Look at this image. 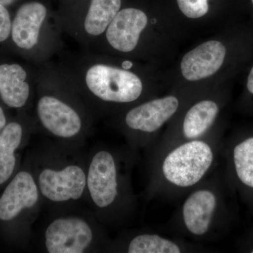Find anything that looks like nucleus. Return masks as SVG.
Returning a JSON list of instances; mask_svg holds the SVG:
<instances>
[{
	"label": "nucleus",
	"instance_id": "13",
	"mask_svg": "<svg viewBox=\"0 0 253 253\" xmlns=\"http://www.w3.org/2000/svg\"><path fill=\"white\" fill-rule=\"evenodd\" d=\"M148 24L144 11L136 8L121 9L104 35L106 42L118 52H132Z\"/></svg>",
	"mask_w": 253,
	"mask_h": 253
},
{
	"label": "nucleus",
	"instance_id": "19",
	"mask_svg": "<svg viewBox=\"0 0 253 253\" xmlns=\"http://www.w3.org/2000/svg\"><path fill=\"white\" fill-rule=\"evenodd\" d=\"M11 16L6 6L0 4V42L6 41L11 36Z\"/></svg>",
	"mask_w": 253,
	"mask_h": 253
},
{
	"label": "nucleus",
	"instance_id": "6",
	"mask_svg": "<svg viewBox=\"0 0 253 253\" xmlns=\"http://www.w3.org/2000/svg\"><path fill=\"white\" fill-rule=\"evenodd\" d=\"M47 7L40 1L21 5L11 23V37L15 45L35 54L38 66L46 63L59 47V22L51 23Z\"/></svg>",
	"mask_w": 253,
	"mask_h": 253
},
{
	"label": "nucleus",
	"instance_id": "16",
	"mask_svg": "<svg viewBox=\"0 0 253 253\" xmlns=\"http://www.w3.org/2000/svg\"><path fill=\"white\" fill-rule=\"evenodd\" d=\"M24 126L10 121L0 134V190L17 172L18 151L24 143Z\"/></svg>",
	"mask_w": 253,
	"mask_h": 253
},
{
	"label": "nucleus",
	"instance_id": "3",
	"mask_svg": "<svg viewBox=\"0 0 253 253\" xmlns=\"http://www.w3.org/2000/svg\"><path fill=\"white\" fill-rule=\"evenodd\" d=\"M226 189L221 173L215 169L184 196L166 230L170 235L194 242H213L219 239L229 224Z\"/></svg>",
	"mask_w": 253,
	"mask_h": 253
},
{
	"label": "nucleus",
	"instance_id": "20",
	"mask_svg": "<svg viewBox=\"0 0 253 253\" xmlns=\"http://www.w3.org/2000/svg\"><path fill=\"white\" fill-rule=\"evenodd\" d=\"M7 118H6V113H5L4 109L0 106V134L2 132L7 123Z\"/></svg>",
	"mask_w": 253,
	"mask_h": 253
},
{
	"label": "nucleus",
	"instance_id": "4",
	"mask_svg": "<svg viewBox=\"0 0 253 253\" xmlns=\"http://www.w3.org/2000/svg\"><path fill=\"white\" fill-rule=\"evenodd\" d=\"M38 121L51 135L63 139L78 137L85 128V116L76 103L79 94L59 66H38Z\"/></svg>",
	"mask_w": 253,
	"mask_h": 253
},
{
	"label": "nucleus",
	"instance_id": "14",
	"mask_svg": "<svg viewBox=\"0 0 253 253\" xmlns=\"http://www.w3.org/2000/svg\"><path fill=\"white\" fill-rule=\"evenodd\" d=\"M226 54L225 46L220 42H206L184 55L181 61V73L189 81L212 76L222 66Z\"/></svg>",
	"mask_w": 253,
	"mask_h": 253
},
{
	"label": "nucleus",
	"instance_id": "1",
	"mask_svg": "<svg viewBox=\"0 0 253 253\" xmlns=\"http://www.w3.org/2000/svg\"><path fill=\"white\" fill-rule=\"evenodd\" d=\"M220 136L212 130L199 139L176 144L149 163L148 199L184 197L216 169Z\"/></svg>",
	"mask_w": 253,
	"mask_h": 253
},
{
	"label": "nucleus",
	"instance_id": "11",
	"mask_svg": "<svg viewBox=\"0 0 253 253\" xmlns=\"http://www.w3.org/2000/svg\"><path fill=\"white\" fill-rule=\"evenodd\" d=\"M38 188L44 197L54 203L77 201L86 188V172L78 165L45 168L38 175Z\"/></svg>",
	"mask_w": 253,
	"mask_h": 253
},
{
	"label": "nucleus",
	"instance_id": "17",
	"mask_svg": "<svg viewBox=\"0 0 253 253\" xmlns=\"http://www.w3.org/2000/svg\"><path fill=\"white\" fill-rule=\"evenodd\" d=\"M229 168L238 184L253 191V136L236 141L230 148Z\"/></svg>",
	"mask_w": 253,
	"mask_h": 253
},
{
	"label": "nucleus",
	"instance_id": "9",
	"mask_svg": "<svg viewBox=\"0 0 253 253\" xmlns=\"http://www.w3.org/2000/svg\"><path fill=\"white\" fill-rule=\"evenodd\" d=\"M121 5L122 0H90L81 16L60 24L61 31L68 33L86 49H91L104 36Z\"/></svg>",
	"mask_w": 253,
	"mask_h": 253
},
{
	"label": "nucleus",
	"instance_id": "21",
	"mask_svg": "<svg viewBox=\"0 0 253 253\" xmlns=\"http://www.w3.org/2000/svg\"><path fill=\"white\" fill-rule=\"evenodd\" d=\"M247 89L249 92L253 95V67L249 73V78H248Z\"/></svg>",
	"mask_w": 253,
	"mask_h": 253
},
{
	"label": "nucleus",
	"instance_id": "15",
	"mask_svg": "<svg viewBox=\"0 0 253 253\" xmlns=\"http://www.w3.org/2000/svg\"><path fill=\"white\" fill-rule=\"evenodd\" d=\"M26 70L18 63L0 65V99L11 109H22L31 95Z\"/></svg>",
	"mask_w": 253,
	"mask_h": 253
},
{
	"label": "nucleus",
	"instance_id": "5",
	"mask_svg": "<svg viewBox=\"0 0 253 253\" xmlns=\"http://www.w3.org/2000/svg\"><path fill=\"white\" fill-rule=\"evenodd\" d=\"M113 149H101L91 158L86 188L96 207L111 223L119 224L134 208L135 196L129 180L134 158Z\"/></svg>",
	"mask_w": 253,
	"mask_h": 253
},
{
	"label": "nucleus",
	"instance_id": "10",
	"mask_svg": "<svg viewBox=\"0 0 253 253\" xmlns=\"http://www.w3.org/2000/svg\"><path fill=\"white\" fill-rule=\"evenodd\" d=\"M94 241L92 227L78 217H60L46 227L44 246L49 253H83Z\"/></svg>",
	"mask_w": 253,
	"mask_h": 253
},
{
	"label": "nucleus",
	"instance_id": "22",
	"mask_svg": "<svg viewBox=\"0 0 253 253\" xmlns=\"http://www.w3.org/2000/svg\"><path fill=\"white\" fill-rule=\"evenodd\" d=\"M16 1L17 0H0V4L4 6H9Z\"/></svg>",
	"mask_w": 253,
	"mask_h": 253
},
{
	"label": "nucleus",
	"instance_id": "7",
	"mask_svg": "<svg viewBox=\"0 0 253 253\" xmlns=\"http://www.w3.org/2000/svg\"><path fill=\"white\" fill-rule=\"evenodd\" d=\"M39 188L27 169L17 171L0 194V236L8 241L22 240L29 216L40 200Z\"/></svg>",
	"mask_w": 253,
	"mask_h": 253
},
{
	"label": "nucleus",
	"instance_id": "12",
	"mask_svg": "<svg viewBox=\"0 0 253 253\" xmlns=\"http://www.w3.org/2000/svg\"><path fill=\"white\" fill-rule=\"evenodd\" d=\"M115 249L128 253H207L209 250L194 241L154 231H141L115 245Z\"/></svg>",
	"mask_w": 253,
	"mask_h": 253
},
{
	"label": "nucleus",
	"instance_id": "23",
	"mask_svg": "<svg viewBox=\"0 0 253 253\" xmlns=\"http://www.w3.org/2000/svg\"><path fill=\"white\" fill-rule=\"evenodd\" d=\"M252 3H253V0H252Z\"/></svg>",
	"mask_w": 253,
	"mask_h": 253
},
{
	"label": "nucleus",
	"instance_id": "8",
	"mask_svg": "<svg viewBox=\"0 0 253 253\" xmlns=\"http://www.w3.org/2000/svg\"><path fill=\"white\" fill-rule=\"evenodd\" d=\"M181 101L174 95L158 98L136 105L128 110L122 120L133 149L149 150L158 139L163 126L179 112Z\"/></svg>",
	"mask_w": 253,
	"mask_h": 253
},
{
	"label": "nucleus",
	"instance_id": "18",
	"mask_svg": "<svg viewBox=\"0 0 253 253\" xmlns=\"http://www.w3.org/2000/svg\"><path fill=\"white\" fill-rule=\"evenodd\" d=\"M208 0H176L181 12L186 17L199 18L203 17L209 11Z\"/></svg>",
	"mask_w": 253,
	"mask_h": 253
},
{
	"label": "nucleus",
	"instance_id": "2",
	"mask_svg": "<svg viewBox=\"0 0 253 253\" xmlns=\"http://www.w3.org/2000/svg\"><path fill=\"white\" fill-rule=\"evenodd\" d=\"M101 61L89 50L66 58L59 66L80 96L100 104L126 105L140 99L144 91L141 78L129 69Z\"/></svg>",
	"mask_w": 253,
	"mask_h": 253
}]
</instances>
